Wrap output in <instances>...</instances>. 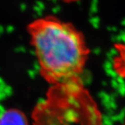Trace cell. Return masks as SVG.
I'll use <instances>...</instances> for the list:
<instances>
[{
  "mask_svg": "<svg viewBox=\"0 0 125 125\" xmlns=\"http://www.w3.org/2000/svg\"><path fill=\"white\" fill-rule=\"evenodd\" d=\"M27 31L45 81L53 85L81 81L89 49L80 31L52 15L33 20Z\"/></svg>",
  "mask_w": 125,
  "mask_h": 125,
  "instance_id": "1",
  "label": "cell"
},
{
  "mask_svg": "<svg viewBox=\"0 0 125 125\" xmlns=\"http://www.w3.org/2000/svg\"><path fill=\"white\" fill-rule=\"evenodd\" d=\"M81 81L53 85L38 109V125H99V115Z\"/></svg>",
  "mask_w": 125,
  "mask_h": 125,
  "instance_id": "2",
  "label": "cell"
},
{
  "mask_svg": "<svg viewBox=\"0 0 125 125\" xmlns=\"http://www.w3.org/2000/svg\"><path fill=\"white\" fill-rule=\"evenodd\" d=\"M0 125H28L27 118L16 109H9L0 116Z\"/></svg>",
  "mask_w": 125,
  "mask_h": 125,
  "instance_id": "3",
  "label": "cell"
},
{
  "mask_svg": "<svg viewBox=\"0 0 125 125\" xmlns=\"http://www.w3.org/2000/svg\"><path fill=\"white\" fill-rule=\"evenodd\" d=\"M115 50L116 54L113 58L114 69L118 75L125 77V42L117 44Z\"/></svg>",
  "mask_w": 125,
  "mask_h": 125,
  "instance_id": "4",
  "label": "cell"
}]
</instances>
